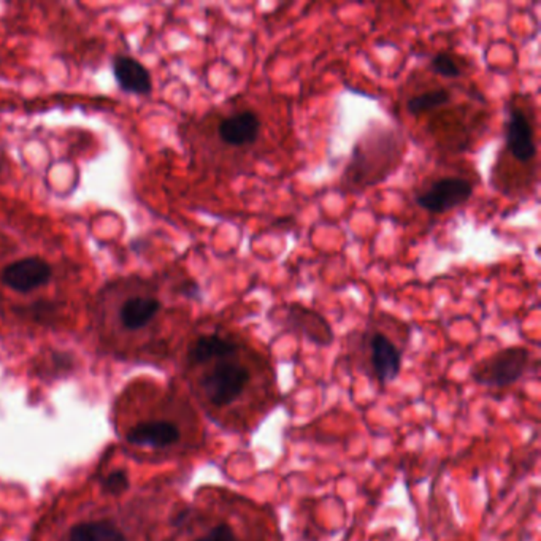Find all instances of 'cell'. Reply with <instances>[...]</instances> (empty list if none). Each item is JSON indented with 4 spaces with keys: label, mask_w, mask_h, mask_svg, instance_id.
Instances as JSON below:
<instances>
[{
    "label": "cell",
    "mask_w": 541,
    "mask_h": 541,
    "mask_svg": "<svg viewBox=\"0 0 541 541\" xmlns=\"http://www.w3.org/2000/svg\"><path fill=\"white\" fill-rule=\"evenodd\" d=\"M261 134V119L251 110L235 113L223 119L218 125V137L229 146H248L255 144Z\"/></svg>",
    "instance_id": "ba28073f"
},
{
    "label": "cell",
    "mask_w": 541,
    "mask_h": 541,
    "mask_svg": "<svg viewBox=\"0 0 541 541\" xmlns=\"http://www.w3.org/2000/svg\"><path fill=\"white\" fill-rule=\"evenodd\" d=\"M51 275L53 270L50 264L42 257H25L8 264L4 268L0 280L13 291L25 294L48 285Z\"/></svg>",
    "instance_id": "5b68a950"
},
{
    "label": "cell",
    "mask_w": 541,
    "mask_h": 541,
    "mask_svg": "<svg viewBox=\"0 0 541 541\" xmlns=\"http://www.w3.org/2000/svg\"><path fill=\"white\" fill-rule=\"evenodd\" d=\"M127 486H129V479L123 470H115L110 475H106L105 481H104L105 491L115 494V496L123 494L127 489Z\"/></svg>",
    "instance_id": "e0dca14e"
},
{
    "label": "cell",
    "mask_w": 541,
    "mask_h": 541,
    "mask_svg": "<svg viewBox=\"0 0 541 541\" xmlns=\"http://www.w3.org/2000/svg\"><path fill=\"white\" fill-rule=\"evenodd\" d=\"M451 102V93L446 89H432L427 93L413 95L406 102V110L411 116H421L424 113L434 112L442 106L448 105Z\"/></svg>",
    "instance_id": "9a60e30c"
},
{
    "label": "cell",
    "mask_w": 541,
    "mask_h": 541,
    "mask_svg": "<svg viewBox=\"0 0 541 541\" xmlns=\"http://www.w3.org/2000/svg\"><path fill=\"white\" fill-rule=\"evenodd\" d=\"M429 67L434 74L443 78H459L462 75L461 67L448 53H436V56L430 59Z\"/></svg>",
    "instance_id": "2e32d148"
},
{
    "label": "cell",
    "mask_w": 541,
    "mask_h": 541,
    "mask_svg": "<svg viewBox=\"0 0 541 541\" xmlns=\"http://www.w3.org/2000/svg\"><path fill=\"white\" fill-rule=\"evenodd\" d=\"M197 541H236L235 534L234 530L225 526V524H218L216 527H213L208 534L204 536H200Z\"/></svg>",
    "instance_id": "ac0fdd59"
},
{
    "label": "cell",
    "mask_w": 541,
    "mask_h": 541,
    "mask_svg": "<svg viewBox=\"0 0 541 541\" xmlns=\"http://www.w3.org/2000/svg\"><path fill=\"white\" fill-rule=\"evenodd\" d=\"M404 151L400 132L386 125L372 127L355 145L348 167L343 174L346 189H366L383 183L397 167Z\"/></svg>",
    "instance_id": "6da1fadb"
},
{
    "label": "cell",
    "mask_w": 541,
    "mask_h": 541,
    "mask_svg": "<svg viewBox=\"0 0 541 541\" xmlns=\"http://www.w3.org/2000/svg\"><path fill=\"white\" fill-rule=\"evenodd\" d=\"M286 326L289 329L299 332L300 336H306L310 342L326 346L334 342V332L330 324L324 319L319 313L311 308L291 304L286 306Z\"/></svg>",
    "instance_id": "52a82bcc"
},
{
    "label": "cell",
    "mask_w": 541,
    "mask_h": 541,
    "mask_svg": "<svg viewBox=\"0 0 541 541\" xmlns=\"http://www.w3.org/2000/svg\"><path fill=\"white\" fill-rule=\"evenodd\" d=\"M506 123H505V140L506 150L517 162H530L536 155V135L534 127L527 119L523 108L510 104L506 106Z\"/></svg>",
    "instance_id": "8992f818"
},
{
    "label": "cell",
    "mask_w": 541,
    "mask_h": 541,
    "mask_svg": "<svg viewBox=\"0 0 541 541\" xmlns=\"http://www.w3.org/2000/svg\"><path fill=\"white\" fill-rule=\"evenodd\" d=\"M236 351H238V345L235 342L213 334V336H199L189 348L187 357L193 364H205L215 359L225 361L227 357L235 355Z\"/></svg>",
    "instance_id": "7c38bea8"
},
{
    "label": "cell",
    "mask_w": 541,
    "mask_h": 541,
    "mask_svg": "<svg viewBox=\"0 0 541 541\" xmlns=\"http://www.w3.org/2000/svg\"><path fill=\"white\" fill-rule=\"evenodd\" d=\"M67 541H125V532L106 519L76 524Z\"/></svg>",
    "instance_id": "5bb4252c"
},
{
    "label": "cell",
    "mask_w": 541,
    "mask_h": 541,
    "mask_svg": "<svg viewBox=\"0 0 541 541\" xmlns=\"http://www.w3.org/2000/svg\"><path fill=\"white\" fill-rule=\"evenodd\" d=\"M248 368L236 362L221 361L206 372L200 387L205 397L216 406H225L235 402L248 385Z\"/></svg>",
    "instance_id": "3957f363"
},
{
    "label": "cell",
    "mask_w": 541,
    "mask_h": 541,
    "mask_svg": "<svg viewBox=\"0 0 541 541\" xmlns=\"http://www.w3.org/2000/svg\"><path fill=\"white\" fill-rule=\"evenodd\" d=\"M473 185L461 176H445L434 181L423 193L417 194L416 204L432 215L455 210L472 199Z\"/></svg>",
    "instance_id": "277c9868"
},
{
    "label": "cell",
    "mask_w": 541,
    "mask_h": 541,
    "mask_svg": "<svg viewBox=\"0 0 541 541\" xmlns=\"http://www.w3.org/2000/svg\"><path fill=\"white\" fill-rule=\"evenodd\" d=\"M127 440L137 446L168 448L180 440V430L170 421H148L132 427Z\"/></svg>",
    "instance_id": "8fae6325"
},
{
    "label": "cell",
    "mask_w": 541,
    "mask_h": 541,
    "mask_svg": "<svg viewBox=\"0 0 541 541\" xmlns=\"http://www.w3.org/2000/svg\"><path fill=\"white\" fill-rule=\"evenodd\" d=\"M370 361L375 375L383 383L396 380L402 368V355L385 334L376 332L370 340Z\"/></svg>",
    "instance_id": "9c48e42d"
},
{
    "label": "cell",
    "mask_w": 541,
    "mask_h": 541,
    "mask_svg": "<svg viewBox=\"0 0 541 541\" xmlns=\"http://www.w3.org/2000/svg\"><path fill=\"white\" fill-rule=\"evenodd\" d=\"M161 310V302L155 297H132L125 300L119 311L121 323L127 330H138L148 326Z\"/></svg>",
    "instance_id": "4fadbf2b"
},
{
    "label": "cell",
    "mask_w": 541,
    "mask_h": 541,
    "mask_svg": "<svg viewBox=\"0 0 541 541\" xmlns=\"http://www.w3.org/2000/svg\"><path fill=\"white\" fill-rule=\"evenodd\" d=\"M529 359V349L521 346L502 349L476 366L473 370V378L483 386H510L526 374Z\"/></svg>",
    "instance_id": "7a4b0ae2"
},
{
    "label": "cell",
    "mask_w": 541,
    "mask_h": 541,
    "mask_svg": "<svg viewBox=\"0 0 541 541\" xmlns=\"http://www.w3.org/2000/svg\"><path fill=\"white\" fill-rule=\"evenodd\" d=\"M113 75L125 93L145 95L153 89L150 72L144 64L131 56H116L113 59Z\"/></svg>",
    "instance_id": "30bf717a"
},
{
    "label": "cell",
    "mask_w": 541,
    "mask_h": 541,
    "mask_svg": "<svg viewBox=\"0 0 541 541\" xmlns=\"http://www.w3.org/2000/svg\"><path fill=\"white\" fill-rule=\"evenodd\" d=\"M0 168H2V164H0Z\"/></svg>",
    "instance_id": "d6986e66"
}]
</instances>
